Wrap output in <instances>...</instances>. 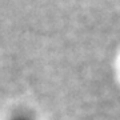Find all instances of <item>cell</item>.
<instances>
[{"instance_id":"6da1fadb","label":"cell","mask_w":120,"mask_h":120,"mask_svg":"<svg viewBox=\"0 0 120 120\" xmlns=\"http://www.w3.org/2000/svg\"><path fill=\"white\" fill-rule=\"evenodd\" d=\"M12 120H32V117H30V116H27V115H19V116L12 117Z\"/></svg>"}]
</instances>
